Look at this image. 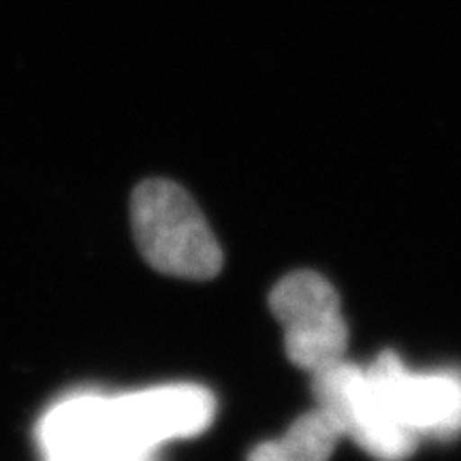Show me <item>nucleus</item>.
I'll use <instances>...</instances> for the list:
<instances>
[{"label": "nucleus", "mask_w": 461, "mask_h": 461, "mask_svg": "<svg viewBox=\"0 0 461 461\" xmlns=\"http://www.w3.org/2000/svg\"><path fill=\"white\" fill-rule=\"evenodd\" d=\"M131 224L149 267L184 280H210L222 269V250L199 205L180 184L146 180L132 190Z\"/></svg>", "instance_id": "obj_1"}, {"label": "nucleus", "mask_w": 461, "mask_h": 461, "mask_svg": "<svg viewBox=\"0 0 461 461\" xmlns=\"http://www.w3.org/2000/svg\"><path fill=\"white\" fill-rule=\"evenodd\" d=\"M41 461H158L143 436L129 395L82 391L60 397L37 420Z\"/></svg>", "instance_id": "obj_2"}, {"label": "nucleus", "mask_w": 461, "mask_h": 461, "mask_svg": "<svg viewBox=\"0 0 461 461\" xmlns=\"http://www.w3.org/2000/svg\"><path fill=\"white\" fill-rule=\"evenodd\" d=\"M272 314L285 331L291 363L312 374L346 359L348 327L330 280L316 272H295L282 278L269 295Z\"/></svg>", "instance_id": "obj_3"}, {"label": "nucleus", "mask_w": 461, "mask_h": 461, "mask_svg": "<svg viewBox=\"0 0 461 461\" xmlns=\"http://www.w3.org/2000/svg\"><path fill=\"white\" fill-rule=\"evenodd\" d=\"M316 408L330 417L342 438L380 461H403L417 451L419 440L391 417L374 389L366 367L350 361L312 374Z\"/></svg>", "instance_id": "obj_4"}, {"label": "nucleus", "mask_w": 461, "mask_h": 461, "mask_svg": "<svg viewBox=\"0 0 461 461\" xmlns=\"http://www.w3.org/2000/svg\"><path fill=\"white\" fill-rule=\"evenodd\" d=\"M366 370L391 417L419 442L461 434V370H408L393 350L380 353Z\"/></svg>", "instance_id": "obj_5"}, {"label": "nucleus", "mask_w": 461, "mask_h": 461, "mask_svg": "<svg viewBox=\"0 0 461 461\" xmlns=\"http://www.w3.org/2000/svg\"><path fill=\"white\" fill-rule=\"evenodd\" d=\"M339 438L336 423L314 408L302 414L282 438L252 448L248 461H330Z\"/></svg>", "instance_id": "obj_6"}]
</instances>
